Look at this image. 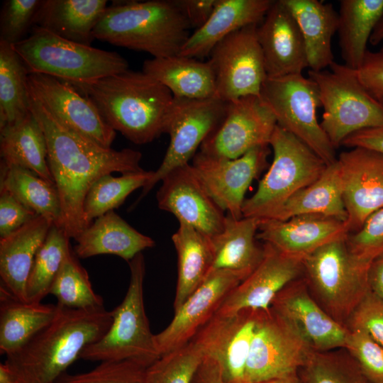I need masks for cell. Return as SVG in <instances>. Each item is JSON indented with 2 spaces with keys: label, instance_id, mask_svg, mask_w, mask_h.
I'll list each match as a JSON object with an SVG mask.
<instances>
[{
  "label": "cell",
  "instance_id": "1",
  "mask_svg": "<svg viewBox=\"0 0 383 383\" xmlns=\"http://www.w3.org/2000/svg\"><path fill=\"white\" fill-rule=\"evenodd\" d=\"M29 104L45 135L48 164L61 202L62 228L74 239L89 226L83 206L91 187L107 174L143 170L142 154L131 148L100 146L61 124L30 94Z\"/></svg>",
  "mask_w": 383,
  "mask_h": 383
},
{
  "label": "cell",
  "instance_id": "2",
  "mask_svg": "<svg viewBox=\"0 0 383 383\" xmlns=\"http://www.w3.org/2000/svg\"><path fill=\"white\" fill-rule=\"evenodd\" d=\"M58 306L51 322L6 355L4 364L21 383H55L87 346L106 333L113 321L112 311L104 306L72 309Z\"/></svg>",
  "mask_w": 383,
  "mask_h": 383
},
{
  "label": "cell",
  "instance_id": "3",
  "mask_svg": "<svg viewBox=\"0 0 383 383\" xmlns=\"http://www.w3.org/2000/svg\"><path fill=\"white\" fill-rule=\"evenodd\" d=\"M75 89L113 130L135 144L150 143L165 133L174 96L143 71L128 69Z\"/></svg>",
  "mask_w": 383,
  "mask_h": 383
},
{
  "label": "cell",
  "instance_id": "4",
  "mask_svg": "<svg viewBox=\"0 0 383 383\" xmlns=\"http://www.w3.org/2000/svg\"><path fill=\"white\" fill-rule=\"evenodd\" d=\"M189 28L174 0L116 1L107 6L93 35L152 57H166L179 55Z\"/></svg>",
  "mask_w": 383,
  "mask_h": 383
},
{
  "label": "cell",
  "instance_id": "5",
  "mask_svg": "<svg viewBox=\"0 0 383 383\" xmlns=\"http://www.w3.org/2000/svg\"><path fill=\"white\" fill-rule=\"evenodd\" d=\"M11 45L28 73L50 75L75 88L128 70L127 60L116 52L75 43L38 26Z\"/></svg>",
  "mask_w": 383,
  "mask_h": 383
},
{
  "label": "cell",
  "instance_id": "6",
  "mask_svg": "<svg viewBox=\"0 0 383 383\" xmlns=\"http://www.w3.org/2000/svg\"><path fill=\"white\" fill-rule=\"evenodd\" d=\"M345 238L318 248L303 259L302 265L303 277L312 297L330 316L346 327L370 290L368 272L372 262L355 257Z\"/></svg>",
  "mask_w": 383,
  "mask_h": 383
},
{
  "label": "cell",
  "instance_id": "7",
  "mask_svg": "<svg viewBox=\"0 0 383 383\" xmlns=\"http://www.w3.org/2000/svg\"><path fill=\"white\" fill-rule=\"evenodd\" d=\"M272 162L255 194L244 201L243 217L275 220L296 192L316 181L328 166L309 146L278 125L270 144Z\"/></svg>",
  "mask_w": 383,
  "mask_h": 383
},
{
  "label": "cell",
  "instance_id": "8",
  "mask_svg": "<svg viewBox=\"0 0 383 383\" xmlns=\"http://www.w3.org/2000/svg\"><path fill=\"white\" fill-rule=\"evenodd\" d=\"M128 264L129 285L121 303L111 311L109 328L99 340L84 348L80 358L99 362L130 360L148 367L160 357L145 310V261L142 252Z\"/></svg>",
  "mask_w": 383,
  "mask_h": 383
},
{
  "label": "cell",
  "instance_id": "9",
  "mask_svg": "<svg viewBox=\"0 0 383 383\" xmlns=\"http://www.w3.org/2000/svg\"><path fill=\"white\" fill-rule=\"evenodd\" d=\"M331 71H309L324 112L320 123L336 149L359 131L383 125V104L363 87L355 70L334 62Z\"/></svg>",
  "mask_w": 383,
  "mask_h": 383
},
{
  "label": "cell",
  "instance_id": "10",
  "mask_svg": "<svg viewBox=\"0 0 383 383\" xmlns=\"http://www.w3.org/2000/svg\"><path fill=\"white\" fill-rule=\"evenodd\" d=\"M260 96L272 112L277 125L309 146L327 165L336 160L331 144L316 116L321 106L316 83L302 74L267 77Z\"/></svg>",
  "mask_w": 383,
  "mask_h": 383
},
{
  "label": "cell",
  "instance_id": "11",
  "mask_svg": "<svg viewBox=\"0 0 383 383\" xmlns=\"http://www.w3.org/2000/svg\"><path fill=\"white\" fill-rule=\"evenodd\" d=\"M228 102L217 97L187 99L174 96L165 133L170 143L152 178L143 187L138 201L174 169L189 164L203 142L223 120Z\"/></svg>",
  "mask_w": 383,
  "mask_h": 383
},
{
  "label": "cell",
  "instance_id": "12",
  "mask_svg": "<svg viewBox=\"0 0 383 383\" xmlns=\"http://www.w3.org/2000/svg\"><path fill=\"white\" fill-rule=\"evenodd\" d=\"M257 26L250 25L232 33L209 55L215 76L216 97L223 101L260 96L267 73Z\"/></svg>",
  "mask_w": 383,
  "mask_h": 383
},
{
  "label": "cell",
  "instance_id": "13",
  "mask_svg": "<svg viewBox=\"0 0 383 383\" xmlns=\"http://www.w3.org/2000/svg\"><path fill=\"white\" fill-rule=\"evenodd\" d=\"M313 351L283 317L271 308L260 310L247 362L245 383L297 372Z\"/></svg>",
  "mask_w": 383,
  "mask_h": 383
},
{
  "label": "cell",
  "instance_id": "14",
  "mask_svg": "<svg viewBox=\"0 0 383 383\" xmlns=\"http://www.w3.org/2000/svg\"><path fill=\"white\" fill-rule=\"evenodd\" d=\"M276 126L274 116L260 96L229 101L223 120L203 142L199 152L238 158L254 148L268 146Z\"/></svg>",
  "mask_w": 383,
  "mask_h": 383
},
{
  "label": "cell",
  "instance_id": "15",
  "mask_svg": "<svg viewBox=\"0 0 383 383\" xmlns=\"http://www.w3.org/2000/svg\"><path fill=\"white\" fill-rule=\"evenodd\" d=\"M29 94L61 124L106 148H111L116 132L104 121L94 104L72 84L56 77L28 73Z\"/></svg>",
  "mask_w": 383,
  "mask_h": 383
},
{
  "label": "cell",
  "instance_id": "16",
  "mask_svg": "<svg viewBox=\"0 0 383 383\" xmlns=\"http://www.w3.org/2000/svg\"><path fill=\"white\" fill-rule=\"evenodd\" d=\"M260 310L215 313L192 340L220 366L225 383H245L247 362Z\"/></svg>",
  "mask_w": 383,
  "mask_h": 383
},
{
  "label": "cell",
  "instance_id": "17",
  "mask_svg": "<svg viewBox=\"0 0 383 383\" xmlns=\"http://www.w3.org/2000/svg\"><path fill=\"white\" fill-rule=\"evenodd\" d=\"M268 146L254 148L235 159L209 156L197 152L192 166L217 205L235 218L243 217L245 195L265 167Z\"/></svg>",
  "mask_w": 383,
  "mask_h": 383
},
{
  "label": "cell",
  "instance_id": "18",
  "mask_svg": "<svg viewBox=\"0 0 383 383\" xmlns=\"http://www.w3.org/2000/svg\"><path fill=\"white\" fill-rule=\"evenodd\" d=\"M348 218V233L359 231L365 221L383 207V155L353 148L337 157Z\"/></svg>",
  "mask_w": 383,
  "mask_h": 383
},
{
  "label": "cell",
  "instance_id": "19",
  "mask_svg": "<svg viewBox=\"0 0 383 383\" xmlns=\"http://www.w3.org/2000/svg\"><path fill=\"white\" fill-rule=\"evenodd\" d=\"M161 182L156 194L160 209L208 237L221 231L226 214L207 192L190 163L174 169Z\"/></svg>",
  "mask_w": 383,
  "mask_h": 383
},
{
  "label": "cell",
  "instance_id": "20",
  "mask_svg": "<svg viewBox=\"0 0 383 383\" xmlns=\"http://www.w3.org/2000/svg\"><path fill=\"white\" fill-rule=\"evenodd\" d=\"M246 277L226 270L211 272L205 281L174 311L170 324L155 334L160 356L191 341L216 313L230 292Z\"/></svg>",
  "mask_w": 383,
  "mask_h": 383
},
{
  "label": "cell",
  "instance_id": "21",
  "mask_svg": "<svg viewBox=\"0 0 383 383\" xmlns=\"http://www.w3.org/2000/svg\"><path fill=\"white\" fill-rule=\"evenodd\" d=\"M270 308L287 320L314 351L345 348L348 328L335 321L315 301L303 276L285 286Z\"/></svg>",
  "mask_w": 383,
  "mask_h": 383
},
{
  "label": "cell",
  "instance_id": "22",
  "mask_svg": "<svg viewBox=\"0 0 383 383\" xmlns=\"http://www.w3.org/2000/svg\"><path fill=\"white\" fill-rule=\"evenodd\" d=\"M263 247L264 255L259 265L230 292L216 313L268 310L285 286L303 276L302 260L282 253L269 243H264Z\"/></svg>",
  "mask_w": 383,
  "mask_h": 383
},
{
  "label": "cell",
  "instance_id": "23",
  "mask_svg": "<svg viewBox=\"0 0 383 383\" xmlns=\"http://www.w3.org/2000/svg\"><path fill=\"white\" fill-rule=\"evenodd\" d=\"M257 34L267 77L302 74L309 67L300 28L282 0L273 1Z\"/></svg>",
  "mask_w": 383,
  "mask_h": 383
},
{
  "label": "cell",
  "instance_id": "24",
  "mask_svg": "<svg viewBox=\"0 0 383 383\" xmlns=\"http://www.w3.org/2000/svg\"><path fill=\"white\" fill-rule=\"evenodd\" d=\"M345 222L317 214L294 216L286 221L262 220L257 239L301 260L322 246L346 238Z\"/></svg>",
  "mask_w": 383,
  "mask_h": 383
},
{
  "label": "cell",
  "instance_id": "25",
  "mask_svg": "<svg viewBox=\"0 0 383 383\" xmlns=\"http://www.w3.org/2000/svg\"><path fill=\"white\" fill-rule=\"evenodd\" d=\"M274 1L218 0L208 21L189 35L179 55L201 59L232 33L262 23Z\"/></svg>",
  "mask_w": 383,
  "mask_h": 383
},
{
  "label": "cell",
  "instance_id": "26",
  "mask_svg": "<svg viewBox=\"0 0 383 383\" xmlns=\"http://www.w3.org/2000/svg\"><path fill=\"white\" fill-rule=\"evenodd\" d=\"M52 225L38 216L0 238L1 285L21 301H26V288L35 257Z\"/></svg>",
  "mask_w": 383,
  "mask_h": 383
},
{
  "label": "cell",
  "instance_id": "27",
  "mask_svg": "<svg viewBox=\"0 0 383 383\" xmlns=\"http://www.w3.org/2000/svg\"><path fill=\"white\" fill-rule=\"evenodd\" d=\"M74 240V252L78 258L113 255L127 262L155 245L152 238L138 231L114 211L96 218Z\"/></svg>",
  "mask_w": 383,
  "mask_h": 383
},
{
  "label": "cell",
  "instance_id": "28",
  "mask_svg": "<svg viewBox=\"0 0 383 383\" xmlns=\"http://www.w3.org/2000/svg\"><path fill=\"white\" fill-rule=\"evenodd\" d=\"M261 221L250 217L235 218L226 213L221 231L209 237L213 252L211 272L226 270L245 277L252 273L264 255L263 245L256 242Z\"/></svg>",
  "mask_w": 383,
  "mask_h": 383
},
{
  "label": "cell",
  "instance_id": "29",
  "mask_svg": "<svg viewBox=\"0 0 383 383\" xmlns=\"http://www.w3.org/2000/svg\"><path fill=\"white\" fill-rule=\"evenodd\" d=\"M293 15L304 41L310 70L321 71L335 61L331 40L339 17L333 5L318 0H282Z\"/></svg>",
  "mask_w": 383,
  "mask_h": 383
},
{
  "label": "cell",
  "instance_id": "30",
  "mask_svg": "<svg viewBox=\"0 0 383 383\" xmlns=\"http://www.w3.org/2000/svg\"><path fill=\"white\" fill-rule=\"evenodd\" d=\"M106 0H43L33 26L63 38L90 45L94 30L107 6Z\"/></svg>",
  "mask_w": 383,
  "mask_h": 383
},
{
  "label": "cell",
  "instance_id": "31",
  "mask_svg": "<svg viewBox=\"0 0 383 383\" xmlns=\"http://www.w3.org/2000/svg\"><path fill=\"white\" fill-rule=\"evenodd\" d=\"M143 72L166 87L175 97H216V81L209 61L180 55L144 61Z\"/></svg>",
  "mask_w": 383,
  "mask_h": 383
},
{
  "label": "cell",
  "instance_id": "32",
  "mask_svg": "<svg viewBox=\"0 0 383 383\" xmlns=\"http://www.w3.org/2000/svg\"><path fill=\"white\" fill-rule=\"evenodd\" d=\"M57 304L21 301L0 287V353L10 355L23 347L55 317Z\"/></svg>",
  "mask_w": 383,
  "mask_h": 383
},
{
  "label": "cell",
  "instance_id": "33",
  "mask_svg": "<svg viewBox=\"0 0 383 383\" xmlns=\"http://www.w3.org/2000/svg\"><path fill=\"white\" fill-rule=\"evenodd\" d=\"M172 240L177 255V282L173 307L176 311L205 281L213 264L209 237L179 223Z\"/></svg>",
  "mask_w": 383,
  "mask_h": 383
},
{
  "label": "cell",
  "instance_id": "34",
  "mask_svg": "<svg viewBox=\"0 0 383 383\" xmlns=\"http://www.w3.org/2000/svg\"><path fill=\"white\" fill-rule=\"evenodd\" d=\"M0 153L4 163L28 169L55 184L48 164L45 135L31 111L23 118L0 128Z\"/></svg>",
  "mask_w": 383,
  "mask_h": 383
},
{
  "label": "cell",
  "instance_id": "35",
  "mask_svg": "<svg viewBox=\"0 0 383 383\" xmlns=\"http://www.w3.org/2000/svg\"><path fill=\"white\" fill-rule=\"evenodd\" d=\"M383 13V0L340 1L338 33L345 65L357 70L367 50V44Z\"/></svg>",
  "mask_w": 383,
  "mask_h": 383
},
{
  "label": "cell",
  "instance_id": "36",
  "mask_svg": "<svg viewBox=\"0 0 383 383\" xmlns=\"http://www.w3.org/2000/svg\"><path fill=\"white\" fill-rule=\"evenodd\" d=\"M306 214L329 216L346 223L348 215L337 160L316 181L290 197L275 220L286 221Z\"/></svg>",
  "mask_w": 383,
  "mask_h": 383
},
{
  "label": "cell",
  "instance_id": "37",
  "mask_svg": "<svg viewBox=\"0 0 383 383\" xmlns=\"http://www.w3.org/2000/svg\"><path fill=\"white\" fill-rule=\"evenodd\" d=\"M0 191L9 192L37 215L62 228V211L57 187L35 172L1 161Z\"/></svg>",
  "mask_w": 383,
  "mask_h": 383
},
{
  "label": "cell",
  "instance_id": "38",
  "mask_svg": "<svg viewBox=\"0 0 383 383\" xmlns=\"http://www.w3.org/2000/svg\"><path fill=\"white\" fill-rule=\"evenodd\" d=\"M28 74L12 45L0 41V128L30 113Z\"/></svg>",
  "mask_w": 383,
  "mask_h": 383
},
{
  "label": "cell",
  "instance_id": "39",
  "mask_svg": "<svg viewBox=\"0 0 383 383\" xmlns=\"http://www.w3.org/2000/svg\"><path fill=\"white\" fill-rule=\"evenodd\" d=\"M70 239L62 228L51 226L35 257L26 288L27 302L41 303L49 294L63 262L72 250Z\"/></svg>",
  "mask_w": 383,
  "mask_h": 383
},
{
  "label": "cell",
  "instance_id": "40",
  "mask_svg": "<svg viewBox=\"0 0 383 383\" xmlns=\"http://www.w3.org/2000/svg\"><path fill=\"white\" fill-rule=\"evenodd\" d=\"M154 171L142 170L114 177L107 174L98 180L88 191L83 206L86 223L119 207L135 190L142 188L152 178Z\"/></svg>",
  "mask_w": 383,
  "mask_h": 383
},
{
  "label": "cell",
  "instance_id": "41",
  "mask_svg": "<svg viewBox=\"0 0 383 383\" xmlns=\"http://www.w3.org/2000/svg\"><path fill=\"white\" fill-rule=\"evenodd\" d=\"M49 294L57 304L72 309H89L104 306L102 297L91 286L87 270L81 265L74 250L63 262L50 289Z\"/></svg>",
  "mask_w": 383,
  "mask_h": 383
},
{
  "label": "cell",
  "instance_id": "42",
  "mask_svg": "<svg viewBox=\"0 0 383 383\" xmlns=\"http://www.w3.org/2000/svg\"><path fill=\"white\" fill-rule=\"evenodd\" d=\"M298 374L302 383H370L345 348L313 350Z\"/></svg>",
  "mask_w": 383,
  "mask_h": 383
},
{
  "label": "cell",
  "instance_id": "43",
  "mask_svg": "<svg viewBox=\"0 0 383 383\" xmlns=\"http://www.w3.org/2000/svg\"><path fill=\"white\" fill-rule=\"evenodd\" d=\"M198 345L191 340L161 355L146 370L147 383H192L204 360Z\"/></svg>",
  "mask_w": 383,
  "mask_h": 383
},
{
  "label": "cell",
  "instance_id": "44",
  "mask_svg": "<svg viewBox=\"0 0 383 383\" xmlns=\"http://www.w3.org/2000/svg\"><path fill=\"white\" fill-rule=\"evenodd\" d=\"M147 368L130 360L102 361L87 372H65L55 383H147Z\"/></svg>",
  "mask_w": 383,
  "mask_h": 383
},
{
  "label": "cell",
  "instance_id": "45",
  "mask_svg": "<svg viewBox=\"0 0 383 383\" xmlns=\"http://www.w3.org/2000/svg\"><path fill=\"white\" fill-rule=\"evenodd\" d=\"M345 349L370 383H383V345L361 329H348Z\"/></svg>",
  "mask_w": 383,
  "mask_h": 383
},
{
  "label": "cell",
  "instance_id": "46",
  "mask_svg": "<svg viewBox=\"0 0 383 383\" xmlns=\"http://www.w3.org/2000/svg\"><path fill=\"white\" fill-rule=\"evenodd\" d=\"M42 0H7L0 15V41L14 45L26 38L33 27Z\"/></svg>",
  "mask_w": 383,
  "mask_h": 383
},
{
  "label": "cell",
  "instance_id": "47",
  "mask_svg": "<svg viewBox=\"0 0 383 383\" xmlns=\"http://www.w3.org/2000/svg\"><path fill=\"white\" fill-rule=\"evenodd\" d=\"M345 242L357 259L372 262L383 255V207L374 212L361 228L348 234Z\"/></svg>",
  "mask_w": 383,
  "mask_h": 383
},
{
  "label": "cell",
  "instance_id": "48",
  "mask_svg": "<svg viewBox=\"0 0 383 383\" xmlns=\"http://www.w3.org/2000/svg\"><path fill=\"white\" fill-rule=\"evenodd\" d=\"M346 327L363 330L383 345V301L369 290L352 313Z\"/></svg>",
  "mask_w": 383,
  "mask_h": 383
},
{
  "label": "cell",
  "instance_id": "49",
  "mask_svg": "<svg viewBox=\"0 0 383 383\" xmlns=\"http://www.w3.org/2000/svg\"><path fill=\"white\" fill-rule=\"evenodd\" d=\"M38 216L9 192L0 191V238L13 233Z\"/></svg>",
  "mask_w": 383,
  "mask_h": 383
},
{
  "label": "cell",
  "instance_id": "50",
  "mask_svg": "<svg viewBox=\"0 0 383 383\" xmlns=\"http://www.w3.org/2000/svg\"><path fill=\"white\" fill-rule=\"evenodd\" d=\"M363 87L376 99H383V52L367 50L362 63L355 70Z\"/></svg>",
  "mask_w": 383,
  "mask_h": 383
},
{
  "label": "cell",
  "instance_id": "51",
  "mask_svg": "<svg viewBox=\"0 0 383 383\" xmlns=\"http://www.w3.org/2000/svg\"><path fill=\"white\" fill-rule=\"evenodd\" d=\"M190 27H201L213 13L218 0H174Z\"/></svg>",
  "mask_w": 383,
  "mask_h": 383
},
{
  "label": "cell",
  "instance_id": "52",
  "mask_svg": "<svg viewBox=\"0 0 383 383\" xmlns=\"http://www.w3.org/2000/svg\"><path fill=\"white\" fill-rule=\"evenodd\" d=\"M342 145L350 148H366L383 155V125L355 132L346 138Z\"/></svg>",
  "mask_w": 383,
  "mask_h": 383
},
{
  "label": "cell",
  "instance_id": "53",
  "mask_svg": "<svg viewBox=\"0 0 383 383\" xmlns=\"http://www.w3.org/2000/svg\"><path fill=\"white\" fill-rule=\"evenodd\" d=\"M192 383H225L219 365L213 359L204 357Z\"/></svg>",
  "mask_w": 383,
  "mask_h": 383
},
{
  "label": "cell",
  "instance_id": "54",
  "mask_svg": "<svg viewBox=\"0 0 383 383\" xmlns=\"http://www.w3.org/2000/svg\"><path fill=\"white\" fill-rule=\"evenodd\" d=\"M368 281L370 290L383 301V255L372 262Z\"/></svg>",
  "mask_w": 383,
  "mask_h": 383
},
{
  "label": "cell",
  "instance_id": "55",
  "mask_svg": "<svg viewBox=\"0 0 383 383\" xmlns=\"http://www.w3.org/2000/svg\"><path fill=\"white\" fill-rule=\"evenodd\" d=\"M255 383H302V382L297 372Z\"/></svg>",
  "mask_w": 383,
  "mask_h": 383
},
{
  "label": "cell",
  "instance_id": "56",
  "mask_svg": "<svg viewBox=\"0 0 383 383\" xmlns=\"http://www.w3.org/2000/svg\"><path fill=\"white\" fill-rule=\"evenodd\" d=\"M383 42V13L375 26L369 43L372 45H377Z\"/></svg>",
  "mask_w": 383,
  "mask_h": 383
},
{
  "label": "cell",
  "instance_id": "57",
  "mask_svg": "<svg viewBox=\"0 0 383 383\" xmlns=\"http://www.w3.org/2000/svg\"><path fill=\"white\" fill-rule=\"evenodd\" d=\"M0 383H21L4 362L0 364Z\"/></svg>",
  "mask_w": 383,
  "mask_h": 383
},
{
  "label": "cell",
  "instance_id": "58",
  "mask_svg": "<svg viewBox=\"0 0 383 383\" xmlns=\"http://www.w3.org/2000/svg\"><path fill=\"white\" fill-rule=\"evenodd\" d=\"M380 52H383V46L382 47Z\"/></svg>",
  "mask_w": 383,
  "mask_h": 383
},
{
  "label": "cell",
  "instance_id": "59",
  "mask_svg": "<svg viewBox=\"0 0 383 383\" xmlns=\"http://www.w3.org/2000/svg\"><path fill=\"white\" fill-rule=\"evenodd\" d=\"M383 104V99L379 101Z\"/></svg>",
  "mask_w": 383,
  "mask_h": 383
}]
</instances>
